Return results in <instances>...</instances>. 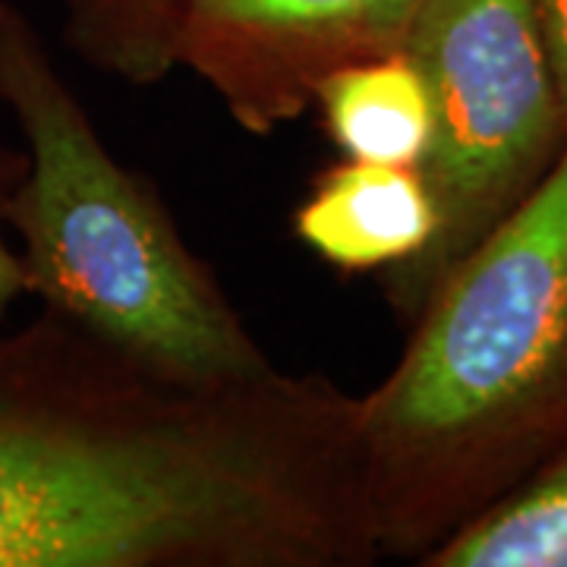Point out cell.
Returning a JSON list of instances; mask_svg holds the SVG:
<instances>
[{
    "mask_svg": "<svg viewBox=\"0 0 567 567\" xmlns=\"http://www.w3.org/2000/svg\"><path fill=\"white\" fill-rule=\"evenodd\" d=\"M0 102L29 171L3 208L25 293L148 363L196 379L271 372L215 271L183 244L162 196L104 145L20 3L0 0Z\"/></svg>",
    "mask_w": 567,
    "mask_h": 567,
    "instance_id": "obj_2",
    "label": "cell"
},
{
    "mask_svg": "<svg viewBox=\"0 0 567 567\" xmlns=\"http://www.w3.org/2000/svg\"><path fill=\"white\" fill-rule=\"evenodd\" d=\"M425 0H193L177 66L221 99L234 123L271 136L303 117L350 63L401 54Z\"/></svg>",
    "mask_w": 567,
    "mask_h": 567,
    "instance_id": "obj_4",
    "label": "cell"
},
{
    "mask_svg": "<svg viewBox=\"0 0 567 567\" xmlns=\"http://www.w3.org/2000/svg\"><path fill=\"white\" fill-rule=\"evenodd\" d=\"M439 227L420 167L344 162L322 171L293 230L319 259L341 271H385L416 259Z\"/></svg>",
    "mask_w": 567,
    "mask_h": 567,
    "instance_id": "obj_5",
    "label": "cell"
},
{
    "mask_svg": "<svg viewBox=\"0 0 567 567\" xmlns=\"http://www.w3.org/2000/svg\"><path fill=\"white\" fill-rule=\"evenodd\" d=\"M63 39L107 80L148 89L177 70V41L193 0H58Z\"/></svg>",
    "mask_w": 567,
    "mask_h": 567,
    "instance_id": "obj_8",
    "label": "cell"
},
{
    "mask_svg": "<svg viewBox=\"0 0 567 567\" xmlns=\"http://www.w3.org/2000/svg\"><path fill=\"white\" fill-rule=\"evenodd\" d=\"M404 51L432 102L420 174L439 215L432 244L382 271L388 303L410 324L546 181L567 145V114L533 0H425Z\"/></svg>",
    "mask_w": 567,
    "mask_h": 567,
    "instance_id": "obj_3",
    "label": "cell"
},
{
    "mask_svg": "<svg viewBox=\"0 0 567 567\" xmlns=\"http://www.w3.org/2000/svg\"><path fill=\"white\" fill-rule=\"evenodd\" d=\"M416 567H567V442Z\"/></svg>",
    "mask_w": 567,
    "mask_h": 567,
    "instance_id": "obj_7",
    "label": "cell"
},
{
    "mask_svg": "<svg viewBox=\"0 0 567 567\" xmlns=\"http://www.w3.org/2000/svg\"><path fill=\"white\" fill-rule=\"evenodd\" d=\"M567 442V145L524 205L447 271L360 445L382 558L420 565Z\"/></svg>",
    "mask_w": 567,
    "mask_h": 567,
    "instance_id": "obj_1",
    "label": "cell"
},
{
    "mask_svg": "<svg viewBox=\"0 0 567 567\" xmlns=\"http://www.w3.org/2000/svg\"><path fill=\"white\" fill-rule=\"evenodd\" d=\"M324 133L353 162L420 167L432 136V102L410 54L350 63L316 89Z\"/></svg>",
    "mask_w": 567,
    "mask_h": 567,
    "instance_id": "obj_6",
    "label": "cell"
},
{
    "mask_svg": "<svg viewBox=\"0 0 567 567\" xmlns=\"http://www.w3.org/2000/svg\"><path fill=\"white\" fill-rule=\"evenodd\" d=\"M533 7H536V22H539L555 85H558L567 114V0H533Z\"/></svg>",
    "mask_w": 567,
    "mask_h": 567,
    "instance_id": "obj_10",
    "label": "cell"
},
{
    "mask_svg": "<svg viewBox=\"0 0 567 567\" xmlns=\"http://www.w3.org/2000/svg\"><path fill=\"white\" fill-rule=\"evenodd\" d=\"M29 171V155L25 148H13L7 145L0 136V227H3V208L10 203V196L17 193V186ZM25 293V278H22V262L20 252H13L10 244L3 240V230H0V319L3 312L10 309V303Z\"/></svg>",
    "mask_w": 567,
    "mask_h": 567,
    "instance_id": "obj_9",
    "label": "cell"
}]
</instances>
